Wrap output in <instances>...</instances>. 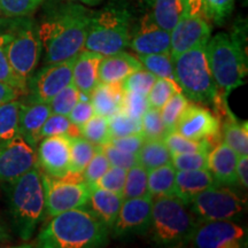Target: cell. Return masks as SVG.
I'll use <instances>...</instances> for the list:
<instances>
[{"label": "cell", "instance_id": "41", "mask_svg": "<svg viewBox=\"0 0 248 248\" xmlns=\"http://www.w3.org/2000/svg\"><path fill=\"white\" fill-rule=\"evenodd\" d=\"M108 122H109L111 138L141 133L140 121L132 119L122 110H119L113 116H110Z\"/></svg>", "mask_w": 248, "mask_h": 248}, {"label": "cell", "instance_id": "53", "mask_svg": "<svg viewBox=\"0 0 248 248\" xmlns=\"http://www.w3.org/2000/svg\"><path fill=\"white\" fill-rule=\"evenodd\" d=\"M20 90L14 86L7 84V83L0 82V106L12 100H16L18 95L21 94Z\"/></svg>", "mask_w": 248, "mask_h": 248}, {"label": "cell", "instance_id": "5", "mask_svg": "<svg viewBox=\"0 0 248 248\" xmlns=\"http://www.w3.org/2000/svg\"><path fill=\"white\" fill-rule=\"evenodd\" d=\"M198 224L187 206L175 195L153 198L150 229L159 246L179 247L191 243Z\"/></svg>", "mask_w": 248, "mask_h": 248}, {"label": "cell", "instance_id": "4", "mask_svg": "<svg viewBox=\"0 0 248 248\" xmlns=\"http://www.w3.org/2000/svg\"><path fill=\"white\" fill-rule=\"evenodd\" d=\"M131 18L126 0H108L100 9L92 11L84 49L102 57L124 51L131 38Z\"/></svg>", "mask_w": 248, "mask_h": 248}, {"label": "cell", "instance_id": "38", "mask_svg": "<svg viewBox=\"0 0 248 248\" xmlns=\"http://www.w3.org/2000/svg\"><path fill=\"white\" fill-rule=\"evenodd\" d=\"M182 91L177 83L166 78H156L147 94V101L150 108L161 109L167 100L175 92Z\"/></svg>", "mask_w": 248, "mask_h": 248}, {"label": "cell", "instance_id": "12", "mask_svg": "<svg viewBox=\"0 0 248 248\" xmlns=\"http://www.w3.org/2000/svg\"><path fill=\"white\" fill-rule=\"evenodd\" d=\"M76 58L45 64L33 73L27 82L28 101L48 104L62 89L73 83V66Z\"/></svg>", "mask_w": 248, "mask_h": 248}, {"label": "cell", "instance_id": "33", "mask_svg": "<svg viewBox=\"0 0 248 248\" xmlns=\"http://www.w3.org/2000/svg\"><path fill=\"white\" fill-rule=\"evenodd\" d=\"M137 59L145 69L151 71L157 78H166L177 83L170 54H137Z\"/></svg>", "mask_w": 248, "mask_h": 248}, {"label": "cell", "instance_id": "26", "mask_svg": "<svg viewBox=\"0 0 248 248\" xmlns=\"http://www.w3.org/2000/svg\"><path fill=\"white\" fill-rule=\"evenodd\" d=\"M137 156L138 163L147 171L157 167L171 164V153L163 139H145Z\"/></svg>", "mask_w": 248, "mask_h": 248}, {"label": "cell", "instance_id": "52", "mask_svg": "<svg viewBox=\"0 0 248 248\" xmlns=\"http://www.w3.org/2000/svg\"><path fill=\"white\" fill-rule=\"evenodd\" d=\"M144 140V136L141 133H137V135H130L125 137H113L109 142L121 151L128 152V153H138Z\"/></svg>", "mask_w": 248, "mask_h": 248}, {"label": "cell", "instance_id": "55", "mask_svg": "<svg viewBox=\"0 0 248 248\" xmlns=\"http://www.w3.org/2000/svg\"><path fill=\"white\" fill-rule=\"evenodd\" d=\"M73 1L84 5L86 7H95V6L100 5L104 0H73Z\"/></svg>", "mask_w": 248, "mask_h": 248}, {"label": "cell", "instance_id": "57", "mask_svg": "<svg viewBox=\"0 0 248 248\" xmlns=\"http://www.w3.org/2000/svg\"><path fill=\"white\" fill-rule=\"evenodd\" d=\"M0 15H1V7H0Z\"/></svg>", "mask_w": 248, "mask_h": 248}, {"label": "cell", "instance_id": "16", "mask_svg": "<svg viewBox=\"0 0 248 248\" xmlns=\"http://www.w3.org/2000/svg\"><path fill=\"white\" fill-rule=\"evenodd\" d=\"M37 163L46 175L55 178L68 177L70 167V137L51 136L39 141Z\"/></svg>", "mask_w": 248, "mask_h": 248}, {"label": "cell", "instance_id": "51", "mask_svg": "<svg viewBox=\"0 0 248 248\" xmlns=\"http://www.w3.org/2000/svg\"><path fill=\"white\" fill-rule=\"evenodd\" d=\"M94 115V109L91 104V100H79L71 109L68 115L69 120L80 129L91 117Z\"/></svg>", "mask_w": 248, "mask_h": 248}, {"label": "cell", "instance_id": "44", "mask_svg": "<svg viewBox=\"0 0 248 248\" xmlns=\"http://www.w3.org/2000/svg\"><path fill=\"white\" fill-rule=\"evenodd\" d=\"M126 171L128 170L120 168L116 166H110L104 175L98 181H95L91 187H99L102 190H107L114 193L122 194L124 188V183L126 178Z\"/></svg>", "mask_w": 248, "mask_h": 248}, {"label": "cell", "instance_id": "1", "mask_svg": "<svg viewBox=\"0 0 248 248\" xmlns=\"http://www.w3.org/2000/svg\"><path fill=\"white\" fill-rule=\"evenodd\" d=\"M91 15V9L73 0L60 1L46 11L38 26L45 64L70 60L84 49Z\"/></svg>", "mask_w": 248, "mask_h": 248}, {"label": "cell", "instance_id": "25", "mask_svg": "<svg viewBox=\"0 0 248 248\" xmlns=\"http://www.w3.org/2000/svg\"><path fill=\"white\" fill-rule=\"evenodd\" d=\"M124 90L121 83H101L95 86L90 94L94 114L109 119L121 110Z\"/></svg>", "mask_w": 248, "mask_h": 248}, {"label": "cell", "instance_id": "31", "mask_svg": "<svg viewBox=\"0 0 248 248\" xmlns=\"http://www.w3.org/2000/svg\"><path fill=\"white\" fill-rule=\"evenodd\" d=\"M223 142L231 147L238 155H248L247 122L240 123L231 116L223 126Z\"/></svg>", "mask_w": 248, "mask_h": 248}, {"label": "cell", "instance_id": "18", "mask_svg": "<svg viewBox=\"0 0 248 248\" xmlns=\"http://www.w3.org/2000/svg\"><path fill=\"white\" fill-rule=\"evenodd\" d=\"M130 47L137 54H170V32L145 15L130 38Z\"/></svg>", "mask_w": 248, "mask_h": 248}, {"label": "cell", "instance_id": "2", "mask_svg": "<svg viewBox=\"0 0 248 248\" xmlns=\"http://www.w3.org/2000/svg\"><path fill=\"white\" fill-rule=\"evenodd\" d=\"M109 229L90 209L74 208L53 216L40 231L37 245L44 248H94L106 246Z\"/></svg>", "mask_w": 248, "mask_h": 248}, {"label": "cell", "instance_id": "56", "mask_svg": "<svg viewBox=\"0 0 248 248\" xmlns=\"http://www.w3.org/2000/svg\"><path fill=\"white\" fill-rule=\"evenodd\" d=\"M9 239V234L7 233V231L5 230V228L0 224V244L5 243Z\"/></svg>", "mask_w": 248, "mask_h": 248}, {"label": "cell", "instance_id": "49", "mask_svg": "<svg viewBox=\"0 0 248 248\" xmlns=\"http://www.w3.org/2000/svg\"><path fill=\"white\" fill-rule=\"evenodd\" d=\"M148 108H150V106H148L146 95H142L140 93L136 92L124 91L121 110L124 111L126 115L140 121Z\"/></svg>", "mask_w": 248, "mask_h": 248}, {"label": "cell", "instance_id": "32", "mask_svg": "<svg viewBox=\"0 0 248 248\" xmlns=\"http://www.w3.org/2000/svg\"><path fill=\"white\" fill-rule=\"evenodd\" d=\"M147 177L148 171L139 163L128 169L122 192L123 199L142 198L150 195V193H148Z\"/></svg>", "mask_w": 248, "mask_h": 248}, {"label": "cell", "instance_id": "24", "mask_svg": "<svg viewBox=\"0 0 248 248\" xmlns=\"http://www.w3.org/2000/svg\"><path fill=\"white\" fill-rule=\"evenodd\" d=\"M122 202V194L114 193V192L102 190L99 187H91L88 201L90 206L89 209L93 214H95L107 225L109 230L113 228L114 223L116 221Z\"/></svg>", "mask_w": 248, "mask_h": 248}, {"label": "cell", "instance_id": "6", "mask_svg": "<svg viewBox=\"0 0 248 248\" xmlns=\"http://www.w3.org/2000/svg\"><path fill=\"white\" fill-rule=\"evenodd\" d=\"M6 17L5 22H0V32L7 37L6 53L15 75L27 85L43 51L38 24L29 16Z\"/></svg>", "mask_w": 248, "mask_h": 248}, {"label": "cell", "instance_id": "30", "mask_svg": "<svg viewBox=\"0 0 248 248\" xmlns=\"http://www.w3.org/2000/svg\"><path fill=\"white\" fill-rule=\"evenodd\" d=\"M21 102L12 100L0 106V145L5 144L16 136L18 132V114Z\"/></svg>", "mask_w": 248, "mask_h": 248}, {"label": "cell", "instance_id": "7", "mask_svg": "<svg viewBox=\"0 0 248 248\" xmlns=\"http://www.w3.org/2000/svg\"><path fill=\"white\" fill-rule=\"evenodd\" d=\"M206 54L217 86L224 90L226 94L245 84L247 59L243 45L234 35L219 32L210 37Z\"/></svg>", "mask_w": 248, "mask_h": 248}, {"label": "cell", "instance_id": "10", "mask_svg": "<svg viewBox=\"0 0 248 248\" xmlns=\"http://www.w3.org/2000/svg\"><path fill=\"white\" fill-rule=\"evenodd\" d=\"M198 223L234 219L243 214L245 202L234 191L221 185L207 188L188 203Z\"/></svg>", "mask_w": 248, "mask_h": 248}, {"label": "cell", "instance_id": "47", "mask_svg": "<svg viewBox=\"0 0 248 248\" xmlns=\"http://www.w3.org/2000/svg\"><path fill=\"white\" fill-rule=\"evenodd\" d=\"M46 0H0L1 14L8 17L29 16Z\"/></svg>", "mask_w": 248, "mask_h": 248}, {"label": "cell", "instance_id": "23", "mask_svg": "<svg viewBox=\"0 0 248 248\" xmlns=\"http://www.w3.org/2000/svg\"><path fill=\"white\" fill-rule=\"evenodd\" d=\"M102 55L95 52L83 49L77 55L73 66V84L82 93L91 94L99 84V63Z\"/></svg>", "mask_w": 248, "mask_h": 248}, {"label": "cell", "instance_id": "20", "mask_svg": "<svg viewBox=\"0 0 248 248\" xmlns=\"http://www.w3.org/2000/svg\"><path fill=\"white\" fill-rule=\"evenodd\" d=\"M221 185L214 178L208 169L176 170L175 197L186 206L201 192L213 186Z\"/></svg>", "mask_w": 248, "mask_h": 248}, {"label": "cell", "instance_id": "45", "mask_svg": "<svg viewBox=\"0 0 248 248\" xmlns=\"http://www.w3.org/2000/svg\"><path fill=\"white\" fill-rule=\"evenodd\" d=\"M171 164L176 170L208 169V152L172 153Z\"/></svg>", "mask_w": 248, "mask_h": 248}, {"label": "cell", "instance_id": "39", "mask_svg": "<svg viewBox=\"0 0 248 248\" xmlns=\"http://www.w3.org/2000/svg\"><path fill=\"white\" fill-rule=\"evenodd\" d=\"M141 135L145 139H163L168 128L164 124L160 109L148 108L140 119Z\"/></svg>", "mask_w": 248, "mask_h": 248}, {"label": "cell", "instance_id": "22", "mask_svg": "<svg viewBox=\"0 0 248 248\" xmlns=\"http://www.w3.org/2000/svg\"><path fill=\"white\" fill-rule=\"evenodd\" d=\"M238 155L225 142L217 145L208 152V170L221 185L233 186L238 184Z\"/></svg>", "mask_w": 248, "mask_h": 248}, {"label": "cell", "instance_id": "43", "mask_svg": "<svg viewBox=\"0 0 248 248\" xmlns=\"http://www.w3.org/2000/svg\"><path fill=\"white\" fill-rule=\"evenodd\" d=\"M234 0H201V8L207 20L222 24L233 11Z\"/></svg>", "mask_w": 248, "mask_h": 248}, {"label": "cell", "instance_id": "21", "mask_svg": "<svg viewBox=\"0 0 248 248\" xmlns=\"http://www.w3.org/2000/svg\"><path fill=\"white\" fill-rule=\"evenodd\" d=\"M142 64L137 57L128 52L120 51L117 53L102 57L99 63V82L101 83H122L124 79L136 70L141 69Z\"/></svg>", "mask_w": 248, "mask_h": 248}, {"label": "cell", "instance_id": "42", "mask_svg": "<svg viewBox=\"0 0 248 248\" xmlns=\"http://www.w3.org/2000/svg\"><path fill=\"white\" fill-rule=\"evenodd\" d=\"M157 77L153 75L151 71L141 68L136 70L131 75H129L121 83V86L125 92H136L140 93L142 95H146L156 80Z\"/></svg>", "mask_w": 248, "mask_h": 248}, {"label": "cell", "instance_id": "15", "mask_svg": "<svg viewBox=\"0 0 248 248\" xmlns=\"http://www.w3.org/2000/svg\"><path fill=\"white\" fill-rule=\"evenodd\" d=\"M153 198L151 195L142 198L123 199L122 206L111 230L117 238L144 234L150 230Z\"/></svg>", "mask_w": 248, "mask_h": 248}, {"label": "cell", "instance_id": "28", "mask_svg": "<svg viewBox=\"0 0 248 248\" xmlns=\"http://www.w3.org/2000/svg\"><path fill=\"white\" fill-rule=\"evenodd\" d=\"M176 169L172 164L157 167L148 171V193L152 198L175 195Z\"/></svg>", "mask_w": 248, "mask_h": 248}, {"label": "cell", "instance_id": "36", "mask_svg": "<svg viewBox=\"0 0 248 248\" xmlns=\"http://www.w3.org/2000/svg\"><path fill=\"white\" fill-rule=\"evenodd\" d=\"M51 136H67V137H77L80 135V129L76 126L68 116L51 114L45 121L40 131V137H51Z\"/></svg>", "mask_w": 248, "mask_h": 248}, {"label": "cell", "instance_id": "37", "mask_svg": "<svg viewBox=\"0 0 248 248\" xmlns=\"http://www.w3.org/2000/svg\"><path fill=\"white\" fill-rule=\"evenodd\" d=\"M187 98L182 91L175 92L167 100L166 104L161 107L160 113L162 120L168 130H175L176 124H177L179 117L184 113L186 107L188 106Z\"/></svg>", "mask_w": 248, "mask_h": 248}, {"label": "cell", "instance_id": "50", "mask_svg": "<svg viewBox=\"0 0 248 248\" xmlns=\"http://www.w3.org/2000/svg\"><path fill=\"white\" fill-rule=\"evenodd\" d=\"M100 150L102 151V153L106 155L110 166H116L128 170L138 163L137 153H128V152L121 151L115 146H113L110 142L102 145V146H100Z\"/></svg>", "mask_w": 248, "mask_h": 248}, {"label": "cell", "instance_id": "46", "mask_svg": "<svg viewBox=\"0 0 248 248\" xmlns=\"http://www.w3.org/2000/svg\"><path fill=\"white\" fill-rule=\"evenodd\" d=\"M6 43H7V37L5 33L0 32V82L7 83L20 90L22 93H26L27 85L15 75L13 68L8 61L7 53H6Z\"/></svg>", "mask_w": 248, "mask_h": 248}, {"label": "cell", "instance_id": "13", "mask_svg": "<svg viewBox=\"0 0 248 248\" xmlns=\"http://www.w3.org/2000/svg\"><path fill=\"white\" fill-rule=\"evenodd\" d=\"M247 229L233 219L199 223L191 243L198 248H241L247 246Z\"/></svg>", "mask_w": 248, "mask_h": 248}, {"label": "cell", "instance_id": "11", "mask_svg": "<svg viewBox=\"0 0 248 248\" xmlns=\"http://www.w3.org/2000/svg\"><path fill=\"white\" fill-rule=\"evenodd\" d=\"M45 194V210L48 216H55L66 210L80 208L88 204L91 187L84 181H68L42 173Z\"/></svg>", "mask_w": 248, "mask_h": 248}, {"label": "cell", "instance_id": "48", "mask_svg": "<svg viewBox=\"0 0 248 248\" xmlns=\"http://www.w3.org/2000/svg\"><path fill=\"white\" fill-rule=\"evenodd\" d=\"M109 167V161H108L106 155L102 153L100 146H98L97 152H95L94 155L92 156V159L89 161V163L86 164L84 170H83V181L88 183L89 185H92L93 183L98 181V179L107 171Z\"/></svg>", "mask_w": 248, "mask_h": 248}, {"label": "cell", "instance_id": "3", "mask_svg": "<svg viewBox=\"0 0 248 248\" xmlns=\"http://www.w3.org/2000/svg\"><path fill=\"white\" fill-rule=\"evenodd\" d=\"M5 192L14 230L21 239L29 240L45 212L44 185L38 167L5 183Z\"/></svg>", "mask_w": 248, "mask_h": 248}, {"label": "cell", "instance_id": "27", "mask_svg": "<svg viewBox=\"0 0 248 248\" xmlns=\"http://www.w3.org/2000/svg\"><path fill=\"white\" fill-rule=\"evenodd\" d=\"M185 0H153L150 16L160 28L171 31L181 18Z\"/></svg>", "mask_w": 248, "mask_h": 248}, {"label": "cell", "instance_id": "8", "mask_svg": "<svg viewBox=\"0 0 248 248\" xmlns=\"http://www.w3.org/2000/svg\"><path fill=\"white\" fill-rule=\"evenodd\" d=\"M206 45H199L172 58L176 82L192 101L209 104L216 100L218 86L210 71Z\"/></svg>", "mask_w": 248, "mask_h": 248}, {"label": "cell", "instance_id": "54", "mask_svg": "<svg viewBox=\"0 0 248 248\" xmlns=\"http://www.w3.org/2000/svg\"><path fill=\"white\" fill-rule=\"evenodd\" d=\"M237 178L241 186H248V155H239L237 163Z\"/></svg>", "mask_w": 248, "mask_h": 248}, {"label": "cell", "instance_id": "14", "mask_svg": "<svg viewBox=\"0 0 248 248\" xmlns=\"http://www.w3.org/2000/svg\"><path fill=\"white\" fill-rule=\"evenodd\" d=\"M35 167H38L36 148L21 135L0 145V183L14 181Z\"/></svg>", "mask_w": 248, "mask_h": 248}, {"label": "cell", "instance_id": "40", "mask_svg": "<svg viewBox=\"0 0 248 248\" xmlns=\"http://www.w3.org/2000/svg\"><path fill=\"white\" fill-rule=\"evenodd\" d=\"M80 91L75 85L71 84L67 85L66 88L62 89L57 95H54L53 99L48 102L51 107L52 114H59V115L68 116L70 114L71 109L79 100Z\"/></svg>", "mask_w": 248, "mask_h": 248}, {"label": "cell", "instance_id": "17", "mask_svg": "<svg viewBox=\"0 0 248 248\" xmlns=\"http://www.w3.org/2000/svg\"><path fill=\"white\" fill-rule=\"evenodd\" d=\"M175 130L186 138L193 140H209L219 131L217 117L207 108L190 105L179 117Z\"/></svg>", "mask_w": 248, "mask_h": 248}, {"label": "cell", "instance_id": "35", "mask_svg": "<svg viewBox=\"0 0 248 248\" xmlns=\"http://www.w3.org/2000/svg\"><path fill=\"white\" fill-rule=\"evenodd\" d=\"M80 135L95 146H102V145L108 144L111 139L108 119L94 114L80 128Z\"/></svg>", "mask_w": 248, "mask_h": 248}, {"label": "cell", "instance_id": "34", "mask_svg": "<svg viewBox=\"0 0 248 248\" xmlns=\"http://www.w3.org/2000/svg\"><path fill=\"white\" fill-rule=\"evenodd\" d=\"M170 153H194V152H209L208 140H193L186 138L176 130H169L163 138Z\"/></svg>", "mask_w": 248, "mask_h": 248}, {"label": "cell", "instance_id": "9", "mask_svg": "<svg viewBox=\"0 0 248 248\" xmlns=\"http://www.w3.org/2000/svg\"><path fill=\"white\" fill-rule=\"evenodd\" d=\"M212 27L202 13L201 0H185L181 18L170 31V57L175 58L195 46L208 43Z\"/></svg>", "mask_w": 248, "mask_h": 248}, {"label": "cell", "instance_id": "29", "mask_svg": "<svg viewBox=\"0 0 248 248\" xmlns=\"http://www.w3.org/2000/svg\"><path fill=\"white\" fill-rule=\"evenodd\" d=\"M98 146L86 140L82 136L70 137L69 176L82 175L83 170L97 152Z\"/></svg>", "mask_w": 248, "mask_h": 248}, {"label": "cell", "instance_id": "19", "mask_svg": "<svg viewBox=\"0 0 248 248\" xmlns=\"http://www.w3.org/2000/svg\"><path fill=\"white\" fill-rule=\"evenodd\" d=\"M51 114V107L45 102L21 104L20 114H18V132L32 147L36 148L38 142L42 140L40 131L45 121Z\"/></svg>", "mask_w": 248, "mask_h": 248}]
</instances>
